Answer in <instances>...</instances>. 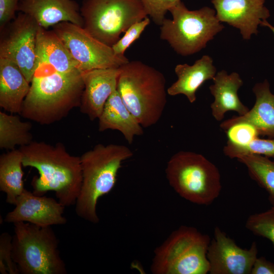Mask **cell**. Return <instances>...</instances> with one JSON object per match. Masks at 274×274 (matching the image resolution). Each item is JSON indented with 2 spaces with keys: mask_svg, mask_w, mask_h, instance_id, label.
I'll return each mask as SVG.
<instances>
[{
  "mask_svg": "<svg viewBox=\"0 0 274 274\" xmlns=\"http://www.w3.org/2000/svg\"><path fill=\"white\" fill-rule=\"evenodd\" d=\"M20 115L42 125L62 120L79 107L84 82L79 70L63 73L50 65L38 62Z\"/></svg>",
  "mask_w": 274,
  "mask_h": 274,
  "instance_id": "6da1fadb",
  "label": "cell"
},
{
  "mask_svg": "<svg viewBox=\"0 0 274 274\" xmlns=\"http://www.w3.org/2000/svg\"><path fill=\"white\" fill-rule=\"evenodd\" d=\"M24 167L37 169L31 183L32 192L43 196L53 191L65 207L75 204L82 184L80 157L70 154L61 143L52 145L32 141L20 147Z\"/></svg>",
  "mask_w": 274,
  "mask_h": 274,
  "instance_id": "7a4b0ae2",
  "label": "cell"
},
{
  "mask_svg": "<svg viewBox=\"0 0 274 274\" xmlns=\"http://www.w3.org/2000/svg\"><path fill=\"white\" fill-rule=\"evenodd\" d=\"M132 155L127 147L113 144H98L82 154V184L75 203L78 217L93 224L99 222L97 201L112 190L122 163Z\"/></svg>",
  "mask_w": 274,
  "mask_h": 274,
  "instance_id": "3957f363",
  "label": "cell"
},
{
  "mask_svg": "<svg viewBox=\"0 0 274 274\" xmlns=\"http://www.w3.org/2000/svg\"><path fill=\"white\" fill-rule=\"evenodd\" d=\"M120 69L117 90L124 104L143 127L156 124L167 102L164 76L139 60L129 61Z\"/></svg>",
  "mask_w": 274,
  "mask_h": 274,
  "instance_id": "277c9868",
  "label": "cell"
},
{
  "mask_svg": "<svg viewBox=\"0 0 274 274\" xmlns=\"http://www.w3.org/2000/svg\"><path fill=\"white\" fill-rule=\"evenodd\" d=\"M13 224L12 258L19 273H67L58 249L59 239L51 226L25 222Z\"/></svg>",
  "mask_w": 274,
  "mask_h": 274,
  "instance_id": "5b68a950",
  "label": "cell"
},
{
  "mask_svg": "<svg viewBox=\"0 0 274 274\" xmlns=\"http://www.w3.org/2000/svg\"><path fill=\"white\" fill-rule=\"evenodd\" d=\"M165 174L174 190L192 203L209 205L220 194L219 170L200 154L185 151L175 153L167 163Z\"/></svg>",
  "mask_w": 274,
  "mask_h": 274,
  "instance_id": "8992f818",
  "label": "cell"
},
{
  "mask_svg": "<svg viewBox=\"0 0 274 274\" xmlns=\"http://www.w3.org/2000/svg\"><path fill=\"white\" fill-rule=\"evenodd\" d=\"M211 239L193 227L181 226L154 251V274H207Z\"/></svg>",
  "mask_w": 274,
  "mask_h": 274,
  "instance_id": "52a82bcc",
  "label": "cell"
},
{
  "mask_svg": "<svg viewBox=\"0 0 274 274\" xmlns=\"http://www.w3.org/2000/svg\"><path fill=\"white\" fill-rule=\"evenodd\" d=\"M169 11L172 19L163 20L160 26V38L182 56L199 52L224 28L216 11L208 7L189 10L180 2Z\"/></svg>",
  "mask_w": 274,
  "mask_h": 274,
  "instance_id": "ba28073f",
  "label": "cell"
},
{
  "mask_svg": "<svg viewBox=\"0 0 274 274\" xmlns=\"http://www.w3.org/2000/svg\"><path fill=\"white\" fill-rule=\"evenodd\" d=\"M80 10L83 27L110 47L130 26L148 17L141 0H83Z\"/></svg>",
  "mask_w": 274,
  "mask_h": 274,
  "instance_id": "9c48e42d",
  "label": "cell"
},
{
  "mask_svg": "<svg viewBox=\"0 0 274 274\" xmlns=\"http://www.w3.org/2000/svg\"><path fill=\"white\" fill-rule=\"evenodd\" d=\"M82 72L116 68L128 62L124 56L115 54L110 47L90 35L83 27L62 22L52 27Z\"/></svg>",
  "mask_w": 274,
  "mask_h": 274,
  "instance_id": "30bf717a",
  "label": "cell"
},
{
  "mask_svg": "<svg viewBox=\"0 0 274 274\" xmlns=\"http://www.w3.org/2000/svg\"><path fill=\"white\" fill-rule=\"evenodd\" d=\"M39 27L31 17L19 12L1 30L0 58L15 63L30 83L38 65L37 39Z\"/></svg>",
  "mask_w": 274,
  "mask_h": 274,
  "instance_id": "8fae6325",
  "label": "cell"
},
{
  "mask_svg": "<svg viewBox=\"0 0 274 274\" xmlns=\"http://www.w3.org/2000/svg\"><path fill=\"white\" fill-rule=\"evenodd\" d=\"M257 254L255 242L250 248L243 249L219 227H216L207 252L209 273L251 274Z\"/></svg>",
  "mask_w": 274,
  "mask_h": 274,
  "instance_id": "7c38bea8",
  "label": "cell"
},
{
  "mask_svg": "<svg viewBox=\"0 0 274 274\" xmlns=\"http://www.w3.org/2000/svg\"><path fill=\"white\" fill-rule=\"evenodd\" d=\"M14 206L6 215L5 222H25L40 226L64 225L67 222L63 215L65 207L57 199L36 195L26 189Z\"/></svg>",
  "mask_w": 274,
  "mask_h": 274,
  "instance_id": "4fadbf2b",
  "label": "cell"
},
{
  "mask_svg": "<svg viewBox=\"0 0 274 274\" xmlns=\"http://www.w3.org/2000/svg\"><path fill=\"white\" fill-rule=\"evenodd\" d=\"M265 0H212L216 16L221 22H225L238 29L243 39L250 40L257 35L260 23L270 16L265 6Z\"/></svg>",
  "mask_w": 274,
  "mask_h": 274,
  "instance_id": "5bb4252c",
  "label": "cell"
},
{
  "mask_svg": "<svg viewBox=\"0 0 274 274\" xmlns=\"http://www.w3.org/2000/svg\"><path fill=\"white\" fill-rule=\"evenodd\" d=\"M120 73V67L82 72L84 87L79 108L90 120L98 118L107 100L117 89Z\"/></svg>",
  "mask_w": 274,
  "mask_h": 274,
  "instance_id": "9a60e30c",
  "label": "cell"
},
{
  "mask_svg": "<svg viewBox=\"0 0 274 274\" xmlns=\"http://www.w3.org/2000/svg\"><path fill=\"white\" fill-rule=\"evenodd\" d=\"M80 8L74 0H21L18 12L29 16L45 29L62 22L83 27Z\"/></svg>",
  "mask_w": 274,
  "mask_h": 274,
  "instance_id": "2e32d148",
  "label": "cell"
},
{
  "mask_svg": "<svg viewBox=\"0 0 274 274\" xmlns=\"http://www.w3.org/2000/svg\"><path fill=\"white\" fill-rule=\"evenodd\" d=\"M252 90L256 97L253 108L243 115L223 121L220 127L226 131L235 124L247 123L256 129L259 135L274 140V94L270 90L268 81L255 84Z\"/></svg>",
  "mask_w": 274,
  "mask_h": 274,
  "instance_id": "e0dca14e",
  "label": "cell"
},
{
  "mask_svg": "<svg viewBox=\"0 0 274 274\" xmlns=\"http://www.w3.org/2000/svg\"><path fill=\"white\" fill-rule=\"evenodd\" d=\"M213 80V84L209 87L214 97L211 108L212 115L217 121H221L229 111H235L239 115L249 111V109L242 102L237 94L238 90L243 85L238 73L228 74L226 71L221 70L216 73Z\"/></svg>",
  "mask_w": 274,
  "mask_h": 274,
  "instance_id": "ac0fdd59",
  "label": "cell"
},
{
  "mask_svg": "<svg viewBox=\"0 0 274 274\" xmlns=\"http://www.w3.org/2000/svg\"><path fill=\"white\" fill-rule=\"evenodd\" d=\"M213 63L212 58L205 55L193 65L177 64L175 72L178 79L167 88V94L170 96L183 94L190 103L195 102L198 89L205 81L213 80L216 74L217 70Z\"/></svg>",
  "mask_w": 274,
  "mask_h": 274,
  "instance_id": "d6986e66",
  "label": "cell"
},
{
  "mask_svg": "<svg viewBox=\"0 0 274 274\" xmlns=\"http://www.w3.org/2000/svg\"><path fill=\"white\" fill-rule=\"evenodd\" d=\"M97 119L99 131L118 130L129 144L135 136L144 133L143 127L126 107L117 89L107 100Z\"/></svg>",
  "mask_w": 274,
  "mask_h": 274,
  "instance_id": "ffe728a7",
  "label": "cell"
},
{
  "mask_svg": "<svg viewBox=\"0 0 274 274\" xmlns=\"http://www.w3.org/2000/svg\"><path fill=\"white\" fill-rule=\"evenodd\" d=\"M30 83L12 61L0 58V107L11 114H20Z\"/></svg>",
  "mask_w": 274,
  "mask_h": 274,
  "instance_id": "44dd1931",
  "label": "cell"
},
{
  "mask_svg": "<svg viewBox=\"0 0 274 274\" xmlns=\"http://www.w3.org/2000/svg\"><path fill=\"white\" fill-rule=\"evenodd\" d=\"M37 55L38 63H46L57 72L66 73L80 71L77 62L52 29L48 30L40 26Z\"/></svg>",
  "mask_w": 274,
  "mask_h": 274,
  "instance_id": "7402d4cb",
  "label": "cell"
},
{
  "mask_svg": "<svg viewBox=\"0 0 274 274\" xmlns=\"http://www.w3.org/2000/svg\"><path fill=\"white\" fill-rule=\"evenodd\" d=\"M22 154L13 149L0 156V190L6 195V201L15 205L25 189L23 181Z\"/></svg>",
  "mask_w": 274,
  "mask_h": 274,
  "instance_id": "603a6c76",
  "label": "cell"
},
{
  "mask_svg": "<svg viewBox=\"0 0 274 274\" xmlns=\"http://www.w3.org/2000/svg\"><path fill=\"white\" fill-rule=\"evenodd\" d=\"M31 124L13 114L0 112V148L12 150L32 142Z\"/></svg>",
  "mask_w": 274,
  "mask_h": 274,
  "instance_id": "cb8c5ba5",
  "label": "cell"
},
{
  "mask_svg": "<svg viewBox=\"0 0 274 274\" xmlns=\"http://www.w3.org/2000/svg\"><path fill=\"white\" fill-rule=\"evenodd\" d=\"M236 159L246 166L251 178L267 192L268 200L274 207V160L255 154L242 155Z\"/></svg>",
  "mask_w": 274,
  "mask_h": 274,
  "instance_id": "d4e9b609",
  "label": "cell"
},
{
  "mask_svg": "<svg viewBox=\"0 0 274 274\" xmlns=\"http://www.w3.org/2000/svg\"><path fill=\"white\" fill-rule=\"evenodd\" d=\"M246 227L254 234L269 240L274 247V207L251 215L247 219Z\"/></svg>",
  "mask_w": 274,
  "mask_h": 274,
  "instance_id": "484cf974",
  "label": "cell"
},
{
  "mask_svg": "<svg viewBox=\"0 0 274 274\" xmlns=\"http://www.w3.org/2000/svg\"><path fill=\"white\" fill-rule=\"evenodd\" d=\"M150 23V19L147 17L130 26L124 33L123 36L112 46L115 54L119 56H124L126 49L134 41L139 39Z\"/></svg>",
  "mask_w": 274,
  "mask_h": 274,
  "instance_id": "4316f807",
  "label": "cell"
},
{
  "mask_svg": "<svg viewBox=\"0 0 274 274\" xmlns=\"http://www.w3.org/2000/svg\"><path fill=\"white\" fill-rule=\"evenodd\" d=\"M12 236L8 232L0 235V272L2 274H19L12 258Z\"/></svg>",
  "mask_w": 274,
  "mask_h": 274,
  "instance_id": "83f0119b",
  "label": "cell"
},
{
  "mask_svg": "<svg viewBox=\"0 0 274 274\" xmlns=\"http://www.w3.org/2000/svg\"><path fill=\"white\" fill-rule=\"evenodd\" d=\"M146 12L155 24L160 26L170 8L181 0H141Z\"/></svg>",
  "mask_w": 274,
  "mask_h": 274,
  "instance_id": "f1b7e54d",
  "label": "cell"
},
{
  "mask_svg": "<svg viewBox=\"0 0 274 274\" xmlns=\"http://www.w3.org/2000/svg\"><path fill=\"white\" fill-rule=\"evenodd\" d=\"M225 132L228 141L241 146L250 144L259 136L256 129L252 125L245 123L235 124Z\"/></svg>",
  "mask_w": 274,
  "mask_h": 274,
  "instance_id": "f546056e",
  "label": "cell"
},
{
  "mask_svg": "<svg viewBox=\"0 0 274 274\" xmlns=\"http://www.w3.org/2000/svg\"><path fill=\"white\" fill-rule=\"evenodd\" d=\"M21 0H0V30L16 17Z\"/></svg>",
  "mask_w": 274,
  "mask_h": 274,
  "instance_id": "4dcf8cb0",
  "label": "cell"
},
{
  "mask_svg": "<svg viewBox=\"0 0 274 274\" xmlns=\"http://www.w3.org/2000/svg\"><path fill=\"white\" fill-rule=\"evenodd\" d=\"M251 274H274V263L267 260L265 257H257Z\"/></svg>",
  "mask_w": 274,
  "mask_h": 274,
  "instance_id": "1f68e13d",
  "label": "cell"
},
{
  "mask_svg": "<svg viewBox=\"0 0 274 274\" xmlns=\"http://www.w3.org/2000/svg\"><path fill=\"white\" fill-rule=\"evenodd\" d=\"M256 150L260 154L268 157H274V140L260 139L257 144Z\"/></svg>",
  "mask_w": 274,
  "mask_h": 274,
  "instance_id": "d6a6232c",
  "label": "cell"
},
{
  "mask_svg": "<svg viewBox=\"0 0 274 274\" xmlns=\"http://www.w3.org/2000/svg\"><path fill=\"white\" fill-rule=\"evenodd\" d=\"M260 25L263 26H266V27H268L271 30V31L273 32V35H274V26L273 25H272L271 24H270L267 21V20H265L262 21L260 23Z\"/></svg>",
  "mask_w": 274,
  "mask_h": 274,
  "instance_id": "836d02e7",
  "label": "cell"
}]
</instances>
